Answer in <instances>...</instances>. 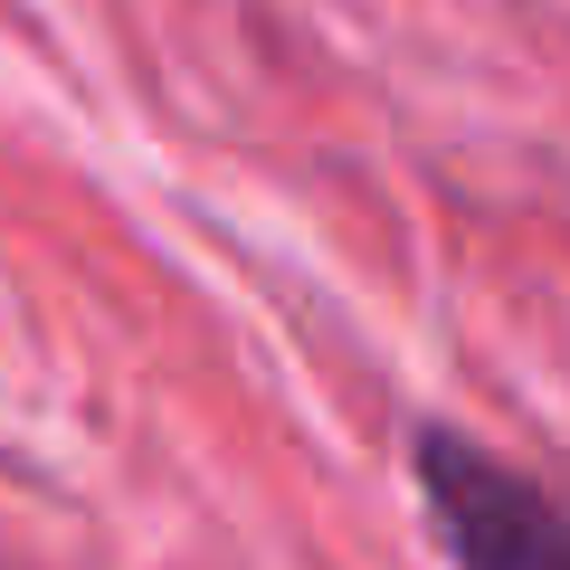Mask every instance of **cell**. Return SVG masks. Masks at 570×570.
<instances>
[{
    "label": "cell",
    "mask_w": 570,
    "mask_h": 570,
    "mask_svg": "<svg viewBox=\"0 0 570 570\" xmlns=\"http://www.w3.org/2000/svg\"><path fill=\"white\" fill-rule=\"evenodd\" d=\"M419 504L456 570H570V504L466 428H419Z\"/></svg>",
    "instance_id": "obj_1"
}]
</instances>
